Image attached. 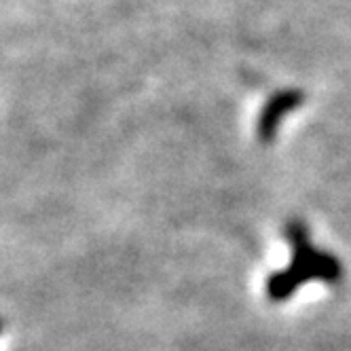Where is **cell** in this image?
Listing matches in <instances>:
<instances>
[{
    "instance_id": "cell-1",
    "label": "cell",
    "mask_w": 351,
    "mask_h": 351,
    "mask_svg": "<svg viewBox=\"0 0 351 351\" xmlns=\"http://www.w3.org/2000/svg\"><path fill=\"white\" fill-rule=\"evenodd\" d=\"M290 239L294 241V252L296 258L292 267L286 273L273 275L269 280V296L273 300H282L294 292V288L300 282H307L311 278L326 280V282H335L339 278V265L332 256L328 254H319L317 250H313L305 237V233L300 229L290 231Z\"/></svg>"
}]
</instances>
